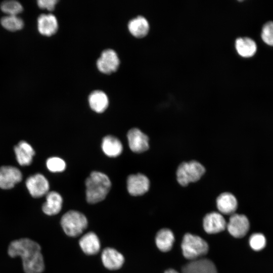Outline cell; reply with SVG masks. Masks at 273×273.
I'll return each instance as SVG.
<instances>
[{"instance_id":"24","label":"cell","mask_w":273,"mask_h":273,"mask_svg":"<svg viewBox=\"0 0 273 273\" xmlns=\"http://www.w3.org/2000/svg\"><path fill=\"white\" fill-rule=\"evenodd\" d=\"M155 241L156 245L160 251L167 252L172 247L174 241V235L171 230L163 229L157 233Z\"/></svg>"},{"instance_id":"25","label":"cell","mask_w":273,"mask_h":273,"mask_svg":"<svg viewBox=\"0 0 273 273\" xmlns=\"http://www.w3.org/2000/svg\"><path fill=\"white\" fill-rule=\"evenodd\" d=\"M1 23L5 28L11 31L20 30L24 25L23 20L14 15H8L3 17L1 19Z\"/></svg>"},{"instance_id":"9","label":"cell","mask_w":273,"mask_h":273,"mask_svg":"<svg viewBox=\"0 0 273 273\" xmlns=\"http://www.w3.org/2000/svg\"><path fill=\"white\" fill-rule=\"evenodd\" d=\"M150 180L142 173L131 174L127 179V188L129 193L134 196H141L147 193L150 188Z\"/></svg>"},{"instance_id":"22","label":"cell","mask_w":273,"mask_h":273,"mask_svg":"<svg viewBox=\"0 0 273 273\" xmlns=\"http://www.w3.org/2000/svg\"><path fill=\"white\" fill-rule=\"evenodd\" d=\"M102 148L105 154L109 157H116L122 151L121 142L118 138L111 135L105 136L103 139Z\"/></svg>"},{"instance_id":"23","label":"cell","mask_w":273,"mask_h":273,"mask_svg":"<svg viewBox=\"0 0 273 273\" xmlns=\"http://www.w3.org/2000/svg\"><path fill=\"white\" fill-rule=\"evenodd\" d=\"M235 47L239 55L245 58L253 56L257 50L255 41L248 37H240L237 39Z\"/></svg>"},{"instance_id":"20","label":"cell","mask_w":273,"mask_h":273,"mask_svg":"<svg viewBox=\"0 0 273 273\" xmlns=\"http://www.w3.org/2000/svg\"><path fill=\"white\" fill-rule=\"evenodd\" d=\"M129 32L136 38H142L148 33L150 26L147 20L139 16L130 20L128 24Z\"/></svg>"},{"instance_id":"2","label":"cell","mask_w":273,"mask_h":273,"mask_svg":"<svg viewBox=\"0 0 273 273\" xmlns=\"http://www.w3.org/2000/svg\"><path fill=\"white\" fill-rule=\"evenodd\" d=\"M86 199L88 203L95 204L103 200L111 186L109 177L101 172L94 171L85 180Z\"/></svg>"},{"instance_id":"31","label":"cell","mask_w":273,"mask_h":273,"mask_svg":"<svg viewBox=\"0 0 273 273\" xmlns=\"http://www.w3.org/2000/svg\"><path fill=\"white\" fill-rule=\"evenodd\" d=\"M164 273H178V272L173 269H168L166 270Z\"/></svg>"},{"instance_id":"11","label":"cell","mask_w":273,"mask_h":273,"mask_svg":"<svg viewBox=\"0 0 273 273\" xmlns=\"http://www.w3.org/2000/svg\"><path fill=\"white\" fill-rule=\"evenodd\" d=\"M127 139L129 148L134 152L142 153L149 148L148 136L138 128L129 130Z\"/></svg>"},{"instance_id":"16","label":"cell","mask_w":273,"mask_h":273,"mask_svg":"<svg viewBox=\"0 0 273 273\" xmlns=\"http://www.w3.org/2000/svg\"><path fill=\"white\" fill-rule=\"evenodd\" d=\"M37 28L42 35L51 36L56 33L58 29L57 19L52 14L40 15L37 19Z\"/></svg>"},{"instance_id":"5","label":"cell","mask_w":273,"mask_h":273,"mask_svg":"<svg viewBox=\"0 0 273 273\" xmlns=\"http://www.w3.org/2000/svg\"><path fill=\"white\" fill-rule=\"evenodd\" d=\"M181 249L185 257L193 260L206 254L208 251V245L201 237L186 234L183 239Z\"/></svg>"},{"instance_id":"14","label":"cell","mask_w":273,"mask_h":273,"mask_svg":"<svg viewBox=\"0 0 273 273\" xmlns=\"http://www.w3.org/2000/svg\"><path fill=\"white\" fill-rule=\"evenodd\" d=\"M101 258L104 266L110 270L121 268L124 262L123 255L116 249L110 247L103 250Z\"/></svg>"},{"instance_id":"13","label":"cell","mask_w":273,"mask_h":273,"mask_svg":"<svg viewBox=\"0 0 273 273\" xmlns=\"http://www.w3.org/2000/svg\"><path fill=\"white\" fill-rule=\"evenodd\" d=\"M183 273H217L215 264L208 259L192 260L182 269Z\"/></svg>"},{"instance_id":"10","label":"cell","mask_w":273,"mask_h":273,"mask_svg":"<svg viewBox=\"0 0 273 273\" xmlns=\"http://www.w3.org/2000/svg\"><path fill=\"white\" fill-rule=\"evenodd\" d=\"M22 179L20 170L12 166H3L0 167V188L10 189Z\"/></svg>"},{"instance_id":"8","label":"cell","mask_w":273,"mask_h":273,"mask_svg":"<svg viewBox=\"0 0 273 273\" xmlns=\"http://www.w3.org/2000/svg\"><path fill=\"white\" fill-rule=\"evenodd\" d=\"M226 227L231 235L240 238L247 233L249 229V221L245 215L234 213L230 217Z\"/></svg>"},{"instance_id":"1","label":"cell","mask_w":273,"mask_h":273,"mask_svg":"<svg viewBox=\"0 0 273 273\" xmlns=\"http://www.w3.org/2000/svg\"><path fill=\"white\" fill-rule=\"evenodd\" d=\"M7 252L11 258L20 257L24 273H42L44 270L41 247L32 239L23 238L12 241Z\"/></svg>"},{"instance_id":"3","label":"cell","mask_w":273,"mask_h":273,"mask_svg":"<svg viewBox=\"0 0 273 273\" xmlns=\"http://www.w3.org/2000/svg\"><path fill=\"white\" fill-rule=\"evenodd\" d=\"M205 172V167L196 160L183 162L176 171V180L180 186L186 187L199 180Z\"/></svg>"},{"instance_id":"26","label":"cell","mask_w":273,"mask_h":273,"mask_svg":"<svg viewBox=\"0 0 273 273\" xmlns=\"http://www.w3.org/2000/svg\"><path fill=\"white\" fill-rule=\"evenodd\" d=\"M2 11L8 15L17 16L23 10L21 4L16 1H7L3 2L1 5Z\"/></svg>"},{"instance_id":"28","label":"cell","mask_w":273,"mask_h":273,"mask_svg":"<svg viewBox=\"0 0 273 273\" xmlns=\"http://www.w3.org/2000/svg\"><path fill=\"white\" fill-rule=\"evenodd\" d=\"M249 244L254 250L260 251L263 249L266 245L265 238L262 234H253L250 237Z\"/></svg>"},{"instance_id":"29","label":"cell","mask_w":273,"mask_h":273,"mask_svg":"<svg viewBox=\"0 0 273 273\" xmlns=\"http://www.w3.org/2000/svg\"><path fill=\"white\" fill-rule=\"evenodd\" d=\"M261 36L262 40L267 44L273 46V22L265 23L262 27Z\"/></svg>"},{"instance_id":"7","label":"cell","mask_w":273,"mask_h":273,"mask_svg":"<svg viewBox=\"0 0 273 273\" xmlns=\"http://www.w3.org/2000/svg\"><path fill=\"white\" fill-rule=\"evenodd\" d=\"M26 186L31 196L35 198L47 194L50 187L48 180L40 173L28 177L26 180Z\"/></svg>"},{"instance_id":"18","label":"cell","mask_w":273,"mask_h":273,"mask_svg":"<svg viewBox=\"0 0 273 273\" xmlns=\"http://www.w3.org/2000/svg\"><path fill=\"white\" fill-rule=\"evenodd\" d=\"M79 244L83 252L88 255L96 254L100 250V240L94 232H88L82 236Z\"/></svg>"},{"instance_id":"15","label":"cell","mask_w":273,"mask_h":273,"mask_svg":"<svg viewBox=\"0 0 273 273\" xmlns=\"http://www.w3.org/2000/svg\"><path fill=\"white\" fill-rule=\"evenodd\" d=\"M218 210L224 214H233L238 207V201L234 195L230 192L220 194L216 200Z\"/></svg>"},{"instance_id":"30","label":"cell","mask_w":273,"mask_h":273,"mask_svg":"<svg viewBox=\"0 0 273 273\" xmlns=\"http://www.w3.org/2000/svg\"><path fill=\"white\" fill-rule=\"evenodd\" d=\"M57 2L58 1L56 0H39L37 2L40 8L49 11L53 10Z\"/></svg>"},{"instance_id":"19","label":"cell","mask_w":273,"mask_h":273,"mask_svg":"<svg viewBox=\"0 0 273 273\" xmlns=\"http://www.w3.org/2000/svg\"><path fill=\"white\" fill-rule=\"evenodd\" d=\"M14 150L20 165L28 166L31 163L35 152L29 143L24 141H20L15 146Z\"/></svg>"},{"instance_id":"27","label":"cell","mask_w":273,"mask_h":273,"mask_svg":"<svg viewBox=\"0 0 273 273\" xmlns=\"http://www.w3.org/2000/svg\"><path fill=\"white\" fill-rule=\"evenodd\" d=\"M46 164L48 169L54 172L62 171L66 167L65 162L57 157H52L48 159Z\"/></svg>"},{"instance_id":"4","label":"cell","mask_w":273,"mask_h":273,"mask_svg":"<svg viewBox=\"0 0 273 273\" xmlns=\"http://www.w3.org/2000/svg\"><path fill=\"white\" fill-rule=\"evenodd\" d=\"M88 221L85 216L75 210L65 213L61 219V225L65 234L72 237L80 235L87 226Z\"/></svg>"},{"instance_id":"6","label":"cell","mask_w":273,"mask_h":273,"mask_svg":"<svg viewBox=\"0 0 273 273\" xmlns=\"http://www.w3.org/2000/svg\"><path fill=\"white\" fill-rule=\"evenodd\" d=\"M120 61L117 53L112 49L103 51L97 61L98 70L106 74H110L118 68Z\"/></svg>"},{"instance_id":"21","label":"cell","mask_w":273,"mask_h":273,"mask_svg":"<svg viewBox=\"0 0 273 273\" xmlns=\"http://www.w3.org/2000/svg\"><path fill=\"white\" fill-rule=\"evenodd\" d=\"M89 105L91 109L98 113L104 112L109 105L107 95L102 90H96L90 93L88 97Z\"/></svg>"},{"instance_id":"12","label":"cell","mask_w":273,"mask_h":273,"mask_svg":"<svg viewBox=\"0 0 273 273\" xmlns=\"http://www.w3.org/2000/svg\"><path fill=\"white\" fill-rule=\"evenodd\" d=\"M203 227L208 234H215L225 230L226 222L219 213L212 212L207 214L203 219Z\"/></svg>"},{"instance_id":"17","label":"cell","mask_w":273,"mask_h":273,"mask_svg":"<svg viewBox=\"0 0 273 273\" xmlns=\"http://www.w3.org/2000/svg\"><path fill=\"white\" fill-rule=\"evenodd\" d=\"M63 199L60 194L55 191L48 192L46 201L42 206V210L46 215L52 216L60 212L62 209Z\"/></svg>"}]
</instances>
